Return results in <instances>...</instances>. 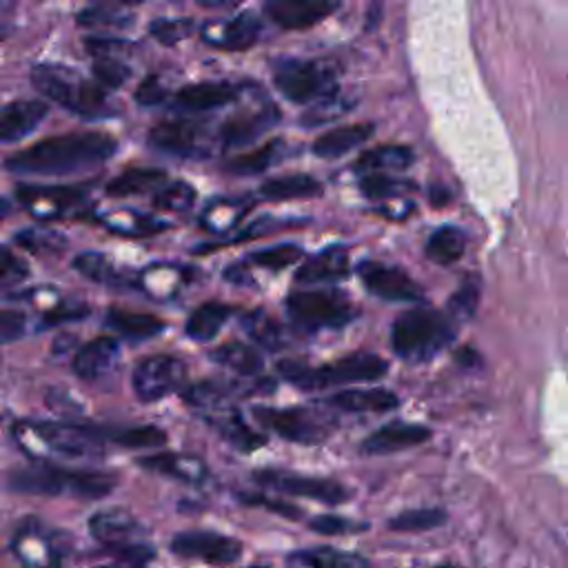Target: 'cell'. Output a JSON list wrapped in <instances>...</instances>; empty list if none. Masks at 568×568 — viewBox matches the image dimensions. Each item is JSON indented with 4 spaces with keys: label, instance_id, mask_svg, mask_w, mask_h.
<instances>
[{
    "label": "cell",
    "instance_id": "cell-21",
    "mask_svg": "<svg viewBox=\"0 0 568 568\" xmlns=\"http://www.w3.org/2000/svg\"><path fill=\"white\" fill-rule=\"evenodd\" d=\"M430 439V428L422 424H408V422H390L382 428L373 430L362 442V453L366 455H388L397 450L413 448L417 444H424Z\"/></svg>",
    "mask_w": 568,
    "mask_h": 568
},
{
    "label": "cell",
    "instance_id": "cell-57",
    "mask_svg": "<svg viewBox=\"0 0 568 568\" xmlns=\"http://www.w3.org/2000/svg\"><path fill=\"white\" fill-rule=\"evenodd\" d=\"M98 568H111V566H98Z\"/></svg>",
    "mask_w": 568,
    "mask_h": 568
},
{
    "label": "cell",
    "instance_id": "cell-41",
    "mask_svg": "<svg viewBox=\"0 0 568 568\" xmlns=\"http://www.w3.org/2000/svg\"><path fill=\"white\" fill-rule=\"evenodd\" d=\"M111 442L133 448V450H142V448H160L166 444V433L153 424H144V426H131V428H120V430H111L104 433Z\"/></svg>",
    "mask_w": 568,
    "mask_h": 568
},
{
    "label": "cell",
    "instance_id": "cell-23",
    "mask_svg": "<svg viewBox=\"0 0 568 568\" xmlns=\"http://www.w3.org/2000/svg\"><path fill=\"white\" fill-rule=\"evenodd\" d=\"M277 118H280V113L271 104H266L257 111H251V113H237L222 124L220 140L224 144V149L248 144V142L257 140L264 131H268Z\"/></svg>",
    "mask_w": 568,
    "mask_h": 568
},
{
    "label": "cell",
    "instance_id": "cell-7",
    "mask_svg": "<svg viewBox=\"0 0 568 568\" xmlns=\"http://www.w3.org/2000/svg\"><path fill=\"white\" fill-rule=\"evenodd\" d=\"M286 311L297 326L308 331L342 328L357 315L355 304L339 288L295 291L286 300Z\"/></svg>",
    "mask_w": 568,
    "mask_h": 568
},
{
    "label": "cell",
    "instance_id": "cell-20",
    "mask_svg": "<svg viewBox=\"0 0 568 568\" xmlns=\"http://www.w3.org/2000/svg\"><path fill=\"white\" fill-rule=\"evenodd\" d=\"M206 419V424L217 430V435L222 439H226L233 448L242 450V453H251L260 446L266 444V437H262L260 433H255L242 417L240 410L235 408H229L224 404L220 406H213V408H206V410H200Z\"/></svg>",
    "mask_w": 568,
    "mask_h": 568
},
{
    "label": "cell",
    "instance_id": "cell-12",
    "mask_svg": "<svg viewBox=\"0 0 568 568\" xmlns=\"http://www.w3.org/2000/svg\"><path fill=\"white\" fill-rule=\"evenodd\" d=\"M253 481L262 488H273L280 493H288L295 497H308L322 504H344L351 497V490L342 486L339 481L324 479V477H311L300 473H286L277 468H260L253 473Z\"/></svg>",
    "mask_w": 568,
    "mask_h": 568
},
{
    "label": "cell",
    "instance_id": "cell-15",
    "mask_svg": "<svg viewBox=\"0 0 568 568\" xmlns=\"http://www.w3.org/2000/svg\"><path fill=\"white\" fill-rule=\"evenodd\" d=\"M204 129L197 122L189 120H166L158 122L149 131V144L158 151L182 155V158H202L206 155L204 149Z\"/></svg>",
    "mask_w": 568,
    "mask_h": 568
},
{
    "label": "cell",
    "instance_id": "cell-32",
    "mask_svg": "<svg viewBox=\"0 0 568 568\" xmlns=\"http://www.w3.org/2000/svg\"><path fill=\"white\" fill-rule=\"evenodd\" d=\"M166 173L162 169H126L120 175H115L111 182H106L104 191L109 197H131L140 193L155 191L164 184Z\"/></svg>",
    "mask_w": 568,
    "mask_h": 568
},
{
    "label": "cell",
    "instance_id": "cell-14",
    "mask_svg": "<svg viewBox=\"0 0 568 568\" xmlns=\"http://www.w3.org/2000/svg\"><path fill=\"white\" fill-rule=\"evenodd\" d=\"M359 277L364 286L386 302H422L424 288L402 268L366 260L359 264Z\"/></svg>",
    "mask_w": 568,
    "mask_h": 568
},
{
    "label": "cell",
    "instance_id": "cell-48",
    "mask_svg": "<svg viewBox=\"0 0 568 568\" xmlns=\"http://www.w3.org/2000/svg\"><path fill=\"white\" fill-rule=\"evenodd\" d=\"M308 528L317 535L331 537V535H353V532H362L368 528L366 521H355V519H346V517H337V515H320L313 517L308 521Z\"/></svg>",
    "mask_w": 568,
    "mask_h": 568
},
{
    "label": "cell",
    "instance_id": "cell-6",
    "mask_svg": "<svg viewBox=\"0 0 568 568\" xmlns=\"http://www.w3.org/2000/svg\"><path fill=\"white\" fill-rule=\"evenodd\" d=\"M89 532L126 566L142 568L155 557V550L149 544L146 526L122 508L93 513L89 517Z\"/></svg>",
    "mask_w": 568,
    "mask_h": 568
},
{
    "label": "cell",
    "instance_id": "cell-45",
    "mask_svg": "<svg viewBox=\"0 0 568 568\" xmlns=\"http://www.w3.org/2000/svg\"><path fill=\"white\" fill-rule=\"evenodd\" d=\"M195 24L189 18H160L151 24V36L162 44H175L193 33Z\"/></svg>",
    "mask_w": 568,
    "mask_h": 568
},
{
    "label": "cell",
    "instance_id": "cell-30",
    "mask_svg": "<svg viewBox=\"0 0 568 568\" xmlns=\"http://www.w3.org/2000/svg\"><path fill=\"white\" fill-rule=\"evenodd\" d=\"M73 268L78 273H82L87 280L102 284V286L122 288V286L133 284L131 275H126L124 268H120L111 257H106L104 253H98V251L78 253L73 260Z\"/></svg>",
    "mask_w": 568,
    "mask_h": 568
},
{
    "label": "cell",
    "instance_id": "cell-42",
    "mask_svg": "<svg viewBox=\"0 0 568 568\" xmlns=\"http://www.w3.org/2000/svg\"><path fill=\"white\" fill-rule=\"evenodd\" d=\"M195 195L197 193H195V189L189 182L178 180V182H171L166 186H160L155 197H153V204L158 209H162V211L180 213V211H189L193 206Z\"/></svg>",
    "mask_w": 568,
    "mask_h": 568
},
{
    "label": "cell",
    "instance_id": "cell-25",
    "mask_svg": "<svg viewBox=\"0 0 568 568\" xmlns=\"http://www.w3.org/2000/svg\"><path fill=\"white\" fill-rule=\"evenodd\" d=\"M348 275V251L344 246H328L308 257L295 273L300 284L335 282Z\"/></svg>",
    "mask_w": 568,
    "mask_h": 568
},
{
    "label": "cell",
    "instance_id": "cell-55",
    "mask_svg": "<svg viewBox=\"0 0 568 568\" xmlns=\"http://www.w3.org/2000/svg\"><path fill=\"white\" fill-rule=\"evenodd\" d=\"M11 213V202L0 193V220H4Z\"/></svg>",
    "mask_w": 568,
    "mask_h": 568
},
{
    "label": "cell",
    "instance_id": "cell-22",
    "mask_svg": "<svg viewBox=\"0 0 568 568\" xmlns=\"http://www.w3.org/2000/svg\"><path fill=\"white\" fill-rule=\"evenodd\" d=\"M49 106L38 100H16L0 106V142H18L33 133L47 118Z\"/></svg>",
    "mask_w": 568,
    "mask_h": 568
},
{
    "label": "cell",
    "instance_id": "cell-39",
    "mask_svg": "<svg viewBox=\"0 0 568 568\" xmlns=\"http://www.w3.org/2000/svg\"><path fill=\"white\" fill-rule=\"evenodd\" d=\"M284 151V144L282 140H273V142H266L264 146L255 149V151H248L244 155H237L233 158L229 164H226V171L229 173H235V175H257L262 171H266L268 166H273L280 155Z\"/></svg>",
    "mask_w": 568,
    "mask_h": 568
},
{
    "label": "cell",
    "instance_id": "cell-52",
    "mask_svg": "<svg viewBox=\"0 0 568 568\" xmlns=\"http://www.w3.org/2000/svg\"><path fill=\"white\" fill-rule=\"evenodd\" d=\"M164 95H166V91H164V87L160 84L158 75H149V78H144V80L140 82L138 91H135V100H138L140 104H144V106L160 104V102L164 100Z\"/></svg>",
    "mask_w": 568,
    "mask_h": 568
},
{
    "label": "cell",
    "instance_id": "cell-26",
    "mask_svg": "<svg viewBox=\"0 0 568 568\" xmlns=\"http://www.w3.org/2000/svg\"><path fill=\"white\" fill-rule=\"evenodd\" d=\"M326 404L344 413H388L399 406V397L386 388H348L331 395Z\"/></svg>",
    "mask_w": 568,
    "mask_h": 568
},
{
    "label": "cell",
    "instance_id": "cell-51",
    "mask_svg": "<svg viewBox=\"0 0 568 568\" xmlns=\"http://www.w3.org/2000/svg\"><path fill=\"white\" fill-rule=\"evenodd\" d=\"M240 499L244 504H248V506H262V508H266L271 513H277V515L286 517V519H300L302 517L300 508H295V506L282 501V499H271V497L260 495V493L257 495H240Z\"/></svg>",
    "mask_w": 568,
    "mask_h": 568
},
{
    "label": "cell",
    "instance_id": "cell-10",
    "mask_svg": "<svg viewBox=\"0 0 568 568\" xmlns=\"http://www.w3.org/2000/svg\"><path fill=\"white\" fill-rule=\"evenodd\" d=\"M29 428V435L40 442L44 448L67 455V457H91L100 459L104 455V439L98 430L69 424V422H53V419H40V422H24Z\"/></svg>",
    "mask_w": 568,
    "mask_h": 568
},
{
    "label": "cell",
    "instance_id": "cell-36",
    "mask_svg": "<svg viewBox=\"0 0 568 568\" xmlns=\"http://www.w3.org/2000/svg\"><path fill=\"white\" fill-rule=\"evenodd\" d=\"M413 160H415L413 149L402 146V144H386V146H375V149L362 153L357 160V169L368 171V173L404 171L413 164Z\"/></svg>",
    "mask_w": 568,
    "mask_h": 568
},
{
    "label": "cell",
    "instance_id": "cell-40",
    "mask_svg": "<svg viewBox=\"0 0 568 568\" xmlns=\"http://www.w3.org/2000/svg\"><path fill=\"white\" fill-rule=\"evenodd\" d=\"M444 524H446V513L442 508H410L395 515L388 521V528L399 532H422V530L439 528Z\"/></svg>",
    "mask_w": 568,
    "mask_h": 568
},
{
    "label": "cell",
    "instance_id": "cell-58",
    "mask_svg": "<svg viewBox=\"0 0 568 568\" xmlns=\"http://www.w3.org/2000/svg\"><path fill=\"white\" fill-rule=\"evenodd\" d=\"M442 568H453V566H442Z\"/></svg>",
    "mask_w": 568,
    "mask_h": 568
},
{
    "label": "cell",
    "instance_id": "cell-50",
    "mask_svg": "<svg viewBox=\"0 0 568 568\" xmlns=\"http://www.w3.org/2000/svg\"><path fill=\"white\" fill-rule=\"evenodd\" d=\"M78 22L87 27H126L131 24L129 16L115 13L109 7H98V9H84L78 13Z\"/></svg>",
    "mask_w": 568,
    "mask_h": 568
},
{
    "label": "cell",
    "instance_id": "cell-29",
    "mask_svg": "<svg viewBox=\"0 0 568 568\" xmlns=\"http://www.w3.org/2000/svg\"><path fill=\"white\" fill-rule=\"evenodd\" d=\"M106 328L115 331L118 335L140 342V339H151L164 331V322L151 313H138L129 308H109L104 315Z\"/></svg>",
    "mask_w": 568,
    "mask_h": 568
},
{
    "label": "cell",
    "instance_id": "cell-19",
    "mask_svg": "<svg viewBox=\"0 0 568 568\" xmlns=\"http://www.w3.org/2000/svg\"><path fill=\"white\" fill-rule=\"evenodd\" d=\"M257 36H260V20L251 11H244L226 22L206 24L202 29V40L224 51H244L257 42Z\"/></svg>",
    "mask_w": 568,
    "mask_h": 568
},
{
    "label": "cell",
    "instance_id": "cell-1",
    "mask_svg": "<svg viewBox=\"0 0 568 568\" xmlns=\"http://www.w3.org/2000/svg\"><path fill=\"white\" fill-rule=\"evenodd\" d=\"M118 140L102 131L64 133L44 138L4 160L16 175H69L95 169L113 158Z\"/></svg>",
    "mask_w": 568,
    "mask_h": 568
},
{
    "label": "cell",
    "instance_id": "cell-18",
    "mask_svg": "<svg viewBox=\"0 0 568 568\" xmlns=\"http://www.w3.org/2000/svg\"><path fill=\"white\" fill-rule=\"evenodd\" d=\"M120 342L111 335H100L93 337L91 342L82 344L73 359H71V368L80 379L87 382H95L106 377L120 362Z\"/></svg>",
    "mask_w": 568,
    "mask_h": 568
},
{
    "label": "cell",
    "instance_id": "cell-47",
    "mask_svg": "<svg viewBox=\"0 0 568 568\" xmlns=\"http://www.w3.org/2000/svg\"><path fill=\"white\" fill-rule=\"evenodd\" d=\"M29 320L27 313L18 306H4L0 304V346L18 342L27 335Z\"/></svg>",
    "mask_w": 568,
    "mask_h": 568
},
{
    "label": "cell",
    "instance_id": "cell-31",
    "mask_svg": "<svg viewBox=\"0 0 568 568\" xmlns=\"http://www.w3.org/2000/svg\"><path fill=\"white\" fill-rule=\"evenodd\" d=\"M233 308L222 302H204L195 306L184 324V333L195 342H211L231 317Z\"/></svg>",
    "mask_w": 568,
    "mask_h": 568
},
{
    "label": "cell",
    "instance_id": "cell-11",
    "mask_svg": "<svg viewBox=\"0 0 568 568\" xmlns=\"http://www.w3.org/2000/svg\"><path fill=\"white\" fill-rule=\"evenodd\" d=\"M186 382V364L173 355H149L140 359L131 375L133 393L140 402H160L178 393Z\"/></svg>",
    "mask_w": 568,
    "mask_h": 568
},
{
    "label": "cell",
    "instance_id": "cell-38",
    "mask_svg": "<svg viewBox=\"0 0 568 568\" xmlns=\"http://www.w3.org/2000/svg\"><path fill=\"white\" fill-rule=\"evenodd\" d=\"M242 326L246 331V335L268 348V351H275V348H284V331L282 326L271 317L266 315L262 308H255V311H248L242 315Z\"/></svg>",
    "mask_w": 568,
    "mask_h": 568
},
{
    "label": "cell",
    "instance_id": "cell-34",
    "mask_svg": "<svg viewBox=\"0 0 568 568\" xmlns=\"http://www.w3.org/2000/svg\"><path fill=\"white\" fill-rule=\"evenodd\" d=\"M291 564L304 566V568H366V557L357 552L337 550L331 546H315L295 550L288 555Z\"/></svg>",
    "mask_w": 568,
    "mask_h": 568
},
{
    "label": "cell",
    "instance_id": "cell-53",
    "mask_svg": "<svg viewBox=\"0 0 568 568\" xmlns=\"http://www.w3.org/2000/svg\"><path fill=\"white\" fill-rule=\"evenodd\" d=\"M195 2L204 9H231V7H237L244 0H195Z\"/></svg>",
    "mask_w": 568,
    "mask_h": 568
},
{
    "label": "cell",
    "instance_id": "cell-37",
    "mask_svg": "<svg viewBox=\"0 0 568 568\" xmlns=\"http://www.w3.org/2000/svg\"><path fill=\"white\" fill-rule=\"evenodd\" d=\"M466 251V235L457 226L437 229L426 242V257L435 264H453Z\"/></svg>",
    "mask_w": 568,
    "mask_h": 568
},
{
    "label": "cell",
    "instance_id": "cell-54",
    "mask_svg": "<svg viewBox=\"0 0 568 568\" xmlns=\"http://www.w3.org/2000/svg\"><path fill=\"white\" fill-rule=\"evenodd\" d=\"M93 2H98L100 7H111V4H140L144 0H93Z\"/></svg>",
    "mask_w": 568,
    "mask_h": 568
},
{
    "label": "cell",
    "instance_id": "cell-24",
    "mask_svg": "<svg viewBox=\"0 0 568 568\" xmlns=\"http://www.w3.org/2000/svg\"><path fill=\"white\" fill-rule=\"evenodd\" d=\"M138 464L151 473H160L186 484H200L209 475L200 457L182 455V453H153V455L140 457Z\"/></svg>",
    "mask_w": 568,
    "mask_h": 568
},
{
    "label": "cell",
    "instance_id": "cell-56",
    "mask_svg": "<svg viewBox=\"0 0 568 568\" xmlns=\"http://www.w3.org/2000/svg\"><path fill=\"white\" fill-rule=\"evenodd\" d=\"M246 568H271V566H266V564H253V566H246Z\"/></svg>",
    "mask_w": 568,
    "mask_h": 568
},
{
    "label": "cell",
    "instance_id": "cell-3",
    "mask_svg": "<svg viewBox=\"0 0 568 568\" xmlns=\"http://www.w3.org/2000/svg\"><path fill=\"white\" fill-rule=\"evenodd\" d=\"M31 84L55 104L82 115V118H106L115 109L104 93L102 84L82 78L75 69L62 64H36L31 69Z\"/></svg>",
    "mask_w": 568,
    "mask_h": 568
},
{
    "label": "cell",
    "instance_id": "cell-27",
    "mask_svg": "<svg viewBox=\"0 0 568 568\" xmlns=\"http://www.w3.org/2000/svg\"><path fill=\"white\" fill-rule=\"evenodd\" d=\"M237 87L231 82H197V84H186L182 87L173 102L180 109L186 111H209V109H220L237 98Z\"/></svg>",
    "mask_w": 568,
    "mask_h": 568
},
{
    "label": "cell",
    "instance_id": "cell-49",
    "mask_svg": "<svg viewBox=\"0 0 568 568\" xmlns=\"http://www.w3.org/2000/svg\"><path fill=\"white\" fill-rule=\"evenodd\" d=\"M477 300H479V286L475 280H468L464 282L457 293H453V297L448 300V315L455 320H468L473 317L475 313V306H477Z\"/></svg>",
    "mask_w": 568,
    "mask_h": 568
},
{
    "label": "cell",
    "instance_id": "cell-43",
    "mask_svg": "<svg viewBox=\"0 0 568 568\" xmlns=\"http://www.w3.org/2000/svg\"><path fill=\"white\" fill-rule=\"evenodd\" d=\"M359 189L371 200H386V197H397L404 191H410L413 184L404 182V180L388 178L386 173H368L366 178H362Z\"/></svg>",
    "mask_w": 568,
    "mask_h": 568
},
{
    "label": "cell",
    "instance_id": "cell-2",
    "mask_svg": "<svg viewBox=\"0 0 568 568\" xmlns=\"http://www.w3.org/2000/svg\"><path fill=\"white\" fill-rule=\"evenodd\" d=\"M9 488L29 495H71L80 499H102L113 493L118 475L109 470L62 468L51 462H33L9 473Z\"/></svg>",
    "mask_w": 568,
    "mask_h": 568
},
{
    "label": "cell",
    "instance_id": "cell-46",
    "mask_svg": "<svg viewBox=\"0 0 568 568\" xmlns=\"http://www.w3.org/2000/svg\"><path fill=\"white\" fill-rule=\"evenodd\" d=\"M29 277V264L13 248L0 244V288L20 284Z\"/></svg>",
    "mask_w": 568,
    "mask_h": 568
},
{
    "label": "cell",
    "instance_id": "cell-5",
    "mask_svg": "<svg viewBox=\"0 0 568 568\" xmlns=\"http://www.w3.org/2000/svg\"><path fill=\"white\" fill-rule=\"evenodd\" d=\"M277 371L284 379L304 390H322L346 382H375L386 375L388 362L375 353H353L331 364L326 362L317 368H311L295 359H282L277 364Z\"/></svg>",
    "mask_w": 568,
    "mask_h": 568
},
{
    "label": "cell",
    "instance_id": "cell-33",
    "mask_svg": "<svg viewBox=\"0 0 568 568\" xmlns=\"http://www.w3.org/2000/svg\"><path fill=\"white\" fill-rule=\"evenodd\" d=\"M260 195L264 200L282 202V200H302V197H317L322 195V184L306 173H295V175H282L266 180L260 186Z\"/></svg>",
    "mask_w": 568,
    "mask_h": 568
},
{
    "label": "cell",
    "instance_id": "cell-28",
    "mask_svg": "<svg viewBox=\"0 0 568 568\" xmlns=\"http://www.w3.org/2000/svg\"><path fill=\"white\" fill-rule=\"evenodd\" d=\"M375 133V126L368 122H357V124H344L337 129H331L326 133H322L315 142H313V153L326 160L339 158L353 149H357L359 144H364L371 135Z\"/></svg>",
    "mask_w": 568,
    "mask_h": 568
},
{
    "label": "cell",
    "instance_id": "cell-8",
    "mask_svg": "<svg viewBox=\"0 0 568 568\" xmlns=\"http://www.w3.org/2000/svg\"><path fill=\"white\" fill-rule=\"evenodd\" d=\"M253 417L275 435L295 444H320L331 437L335 422L308 408H273L255 406Z\"/></svg>",
    "mask_w": 568,
    "mask_h": 568
},
{
    "label": "cell",
    "instance_id": "cell-13",
    "mask_svg": "<svg viewBox=\"0 0 568 568\" xmlns=\"http://www.w3.org/2000/svg\"><path fill=\"white\" fill-rule=\"evenodd\" d=\"M171 550L184 559H200L206 564H233L242 557L240 539L213 530H184L171 539Z\"/></svg>",
    "mask_w": 568,
    "mask_h": 568
},
{
    "label": "cell",
    "instance_id": "cell-44",
    "mask_svg": "<svg viewBox=\"0 0 568 568\" xmlns=\"http://www.w3.org/2000/svg\"><path fill=\"white\" fill-rule=\"evenodd\" d=\"M302 255L304 253H302V248L297 244H277V246L257 251V253H253L248 257L257 266H264V268H271V271H280V268H286V266L295 264Z\"/></svg>",
    "mask_w": 568,
    "mask_h": 568
},
{
    "label": "cell",
    "instance_id": "cell-4",
    "mask_svg": "<svg viewBox=\"0 0 568 568\" xmlns=\"http://www.w3.org/2000/svg\"><path fill=\"white\" fill-rule=\"evenodd\" d=\"M455 339V322L448 313L415 308L399 315L390 331L393 351L408 362H426Z\"/></svg>",
    "mask_w": 568,
    "mask_h": 568
},
{
    "label": "cell",
    "instance_id": "cell-16",
    "mask_svg": "<svg viewBox=\"0 0 568 568\" xmlns=\"http://www.w3.org/2000/svg\"><path fill=\"white\" fill-rule=\"evenodd\" d=\"M339 0H266V16L282 29H308L333 16Z\"/></svg>",
    "mask_w": 568,
    "mask_h": 568
},
{
    "label": "cell",
    "instance_id": "cell-35",
    "mask_svg": "<svg viewBox=\"0 0 568 568\" xmlns=\"http://www.w3.org/2000/svg\"><path fill=\"white\" fill-rule=\"evenodd\" d=\"M211 359L224 368L235 371L237 375H257L264 366V357L255 346L242 342H226L211 351Z\"/></svg>",
    "mask_w": 568,
    "mask_h": 568
},
{
    "label": "cell",
    "instance_id": "cell-9",
    "mask_svg": "<svg viewBox=\"0 0 568 568\" xmlns=\"http://www.w3.org/2000/svg\"><path fill=\"white\" fill-rule=\"evenodd\" d=\"M273 80L280 93L297 104L322 102L326 98H333L337 91L333 71H328L320 62H280L273 73Z\"/></svg>",
    "mask_w": 568,
    "mask_h": 568
},
{
    "label": "cell",
    "instance_id": "cell-17",
    "mask_svg": "<svg viewBox=\"0 0 568 568\" xmlns=\"http://www.w3.org/2000/svg\"><path fill=\"white\" fill-rule=\"evenodd\" d=\"M18 200L38 217H55L87 200V191L80 186H29L16 189Z\"/></svg>",
    "mask_w": 568,
    "mask_h": 568
}]
</instances>
